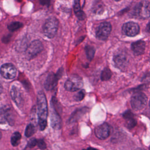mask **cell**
<instances>
[{
  "label": "cell",
  "instance_id": "9a60e30c",
  "mask_svg": "<svg viewBox=\"0 0 150 150\" xmlns=\"http://www.w3.org/2000/svg\"><path fill=\"white\" fill-rule=\"evenodd\" d=\"M145 49V43L143 40H138L131 45V49L136 55H140L144 53Z\"/></svg>",
  "mask_w": 150,
  "mask_h": 150
},
{
  "label": "cell",
  "instance_id": "277c9868",
  "mask_svg": "<svg viewBox=\"0 0 150 150\" xmlns=\"http://www.w3.org/2000/svg\"><path fill=\"white\" fill-rule=\"evenodd\" d=\"M58 21L55 18H50L45 22L43 26V33L49 38H53L57 30Z\"/></svg>",
  "mask_w": 150,
  "mask_h": 150
},
{
  "label": "cell",
  "instance_id": "f1b7e54d",
  "mask_svg": "<svg viewBox=\"0 0 150 150\" xmlns=\"http://www.w3.org/2000/svg\"><path fill=\"white\" fill-rule=\"evenodd\" d=\"M123 117L125 119V120H127V119H129V118H133L134 117V115L130 111H125L124 114H123Z\"/></svg>",
  "mask_w": 150,
  "mask_h": 150
},
{
  "label": "cell",
  "instance_id": "ffe728a7",
  "mask_svg": "<svg viewBox=\"0 0 150 150\" xmlns=\"http://www.w3.org/2000/svg\"><path fill=\"white\" fill-rule=\"evenodd\" d=\"M21 138V135L19 132H14L11 138V142L13 146H16L20 143V140Z\"/></svg>",
  "mask_w": 150,
  "mask_h": 150
},
{
  "label": "cell",
  "instance_id": "5b68a950",
  "mask_svg": "<svg viewBox=\"0 0 150 150\" xmlns=\"http://www.w3.org/2000/svg\"><path fill=\"white\" fill-rule=\"evenodd\" d=\"M111 31V25L108 22L101 23L96 29V35L97 39L101 40H106Z\"/></svg>",
  "mask_w": 150,
  "mask_h": 150
},
{
  "label": "cell",
  "instance_id": "44dd1931",
  "mask_svg": "<svg viewBox=\"0 0 150 150\" xmlns=\"http://www.w3.org/2000/svg\"><path fill=\"white\" fill-rule=\"evenodd\" d=\"M35 132V128L34 125L32 124H29V125H27L25 131V135L26 137L28 138L31 137L34 134Z\"/></svg>",
  "mask_w": 150,
  "mask_h": 150
},
{
  "label": "cell",
  "instance_id": "836d02e7",
  "mask_svg": "<svg viewBox=\"0 0 150 150\" xmlns=\"http://www.w3.org/2000/svg\"><path fill=\"white\" fill-rule=\"evenodd\" d=\"M114 1H120V0H114Z\"/></svg>",
  "mask_w": 150,
  "mask_h": 150
},
{
  "label": "cell",
  "instance_id": "83f0119b",
  "mask_svg": "<svg viewBox=\"0 0 150 150\" xmlns=\"http://www.w3.org/2000/svg\"><path fill=\"white\" fill-rule=\"evenodd\" d=\"M37 145L41 149H45L46 148V145L45 141L43 139H38V144H37Z\"/></svg>",
  "mask_w": 150,
  "mask_h": 150
},
{
  "label": "cell",
  "instance_id": "cb8c5ba5",
  "mask_svg": "<svg viewBox=\"0 0 150 150\" xmlns=\"http://www.w3.org/2000/svg\"><path fill=\"white\" fill-rule=\"evenodd\" d=\"M85 49H86V53L88 59L90 60H91L93 58L94 55V52H95L94 49L91 46H87L86 47Z\"/></svg>",
  "mask_w": 150,
  "mask_h": 150
},
{
  "label": "cell",
  "instance_id": "f546056e",
  "mask_svg": "<svg viewBox=\"0 0 150 150\" xmlns=\"http://www.w3.org/2000/svg\"><path fill=\"white\" fill-rule=\"evenodd\" d=\"M143 80L144 81H148V82H149V81H150V72H149L148 73H147L144 77V78H143Z\"/></svg>",
  "mask_w": 150,
  "mask_h": 150
},
{
  "label": "cell",
  "instance_id": "e575fe53",
  "mask_svg": "<svg viewBox=\"0 0 150 150\" xmlns=\"http://www.w3.org/2000/svg\"><path fill=\"white\" fill-rule=\"evenodd\" d=\"M149 107H150V101H149Z\"/></svg>",
  "mask_w": 150,
  "mask_h": 150
},
{
  "label": "cell",
  "instance_id": "ac0fdd59",
  "mask_svg": "<svg viewBox=\"0 0 150 150\" xmlns=\"http://www.w3.org/2000/svg\"><path fill=\"white\" fill-rule=\"evenodd\" d=\"M88 110V109L87 108H84L83 107V108L81 109H78L76 111H74L72 115H71V117L69 118V122H73L74 121L77 120V119L79 118L80 117H81L84 112H86V111H87Z\"/></svg>",
  "mask_w": 150,
  "mask_h": 150
},
{
  "label": "cell",
  "instance_id": "4316f807",
  "mask_svg": "<svg viewBox=\"0 0 150 150\" xmlns=\"http://www.w3.org/2000/svg\"><path fill=\"white\" fill-rule=\"evenodd\" d=\"M38 144V139L35 138L30 139L28 142V146L29 148H33Z\"/></svg>",
  "mask_w": 150,
  "mask_h": 150
},
{
  "label": "cell",
  "instance_id": "7a4b0ae2",
  "mask_svg": "<svg viewBox=\"0 0 150 150\" xmlns=\"http://www.w3.org/2000/svg\"><path fill=\"white\" fill-rule=\"evenodd\" d=\"M147 100V97L145 94L143 93H137L131 97V107L134 110H141L146 105Z\"/></svg>",
  "mask_w": 150,
  "mask_h": 150
},
{
  "label": "cell",
  "instance_id": "3957f363",
  "mask_svg": "<svg viewBox=\"0 0 150 150\" xmlns=\"http://www.w3.org/2000/svg\"><path fill=\"white\" fill-rule=\"evenodd\" d=\"M83 86L81 78L77 75H72L66 80L64 84L66 90L69 91H76L80 90Z\"/></svg>",
  "mask_w": 150,
  "mask_h": 150
},
{
  "label": "cell",
  "instance_id": "ba28073f",
  "mask_svg": "<svg viewBox=\"0 0 150 150\" xmlns=\"http://www.w3.org/2000/svg\"><path fill=\"white\" fill-rule=\"evenodd\" d=\"M43 50V45L40 41L35 40L33 41L26 48V54L28 57L31 58L36 56Z\"/></svg>",
  "mask_w": 150,
  "mask_h": 150
},
{
  "label": "cell",
  "instance_id": "484cf974",
  "mask_svg": "<svg viewBox=\"0 0 150 150\" xmlns=\"http://www.w3.org/2000/svg\"><path fill=\"white\" fill-rule=\"evenodd\" d=\"M127 121V127L129 128H133L137 124V121L136 120L133 118H129V119H127L126 120Z\"/></svg>",
  "mask_w": 150,
  "mask_h": 150
},
{
  "label": "cell",
  "instance_id": "8fae6325",
  "mask_svg": "<svg viewBox=\"0 0 150 150\" xmlns=\"http://www.w3.org/2000/svg\"><path fill=\"white\" fill-rule=\"evenodd\" d=\"M11 96L12 100L15 103L18 107H21L23 103V98L20 89L15 86H13L11 90Z\"/></svg>",
  "mask_w": 150,
  "mask_h": 150
},
{
  "label": "cell",
  "instance_id": "e0dca14e",
  "mask_svg": "<svg viewBox=\"0 0 150 150\" xmlns=\"http://www.w3.org/2000/svg\"><path fill=\"white\" fill-rule=\"evenodd\" d=\"M74 13L76 16L80 20L84 19L86 15L81 8L80 4V0H74Z\"/></svg>",
  "mask_w": 150,
  "mask_h": 150
},
{
  "label": "cell",
  "instance_id": "7c38bea8",
  "mask_svg": "<svg viewBox=\"0 0 150 150\" xmlns=\"http://www.w3.org/2000/svg\"><path fill=\"white\" fill-rule=\"evenodd\" d=\"M53 110H51L50 114V121L51 126L54 129H58L60 128L61 120L57 110L52 106Z\"/></svg>",
  "mask_w": 150,
  "mask_h": 150
},
{
  "label": "cell",
  "instance_id": "9c48e42d",
  "mask_svg": "<svg viewBox=\"0 0 150 150\" xmlns=\"http://www.w3.org/2000/svg\"><path fill=\"white\" fill-rule=\"evenodd\" d=\"M122 32L128 36H135L139 32V26L134 22H127L122 26Z\"/></svg>",
  "mask_w": 150,
  "mask_h": 150
},
{
  "label": "cell",
  "instance_id": "d6986e66",
  "mask_svg": "<svg viewBox=\"0 0 150 150\" xmlns=\"http://www.w3.org/2000/svg\"><path fill=\"white\" fill-rule=\"evenodd\" d=\"M104 5L103 2L100 1V0H97V1L94 2L93 6V12L100 14L104 11Z\"/></svg>",
  "mask_w": 150,
  "mask_h": 150
},
{
  "label": "cell",
  "instance_id": "d6a6232c",
  "mask_svg": "<svg viewBox=\"0 0 150 150\" xmlns=\"http://www.w3.org/2000/svg\"><path fill=\"white\" fill-rule=\"evenodd\" d=\"M135 150H145V149H142V148H137V149H136Z\"/></svg>",
  "mask_w": 150,
  "mask_h": 150
},
{
  "label": "cell",
  "instance_id": "1f68e13d",
  "mask_svg": "<svg viewBox=\"0 0 150 150\" xmlns=\"http://www.w3.org/2000/svg\"><path fill=\"white\" fill-rule=\"evenodd\" d=\"M83 150H98L96 148H91V147H90V148H88L87 149H83Z\"/></svg>",
  "mask_w": 150,
  "mask_h": 150
},
{
  "label": "cell",
  "instance_id": "8992f818",
  "mask_svg": "<svg viewBox=\"0 0 150 150\" xmlns=\"http://www.w3.org/2000/svg\"><path fill=\"white\" fill-rule=\"evenodd\" d=\"M136 14L141 19H147L150 16V3L146 1L139 2L136 8Z\"/></svg>",
  "mask_w": 150,
  "mask_h": 150
},
{
  "label": "cell",
  "instance_id": "30bf717a",
  "mask_svg": "<svg viewBox=\"0 0 150 150\" xmlns=\"http://www.w3.org/2000/svg\"><path fill=\"white\" fill-rule=\"evenodd\" d=\"M1 73L5 79H13L16 76V69L12 64L6 63L1 66Z\"/></svg>",
  "mask_w": 150,
  "mask_h": 150
},
{
  "label": "cell",
  "instance_id": "2e32d148",
  "mask_svg": "<svg viewBox=\"0 0 150 150\" xmlns=\"http://www.w3.org/2000/svg\"><path fill=\"white\" fill-rule=\"evenodd\" d=\"M1 121L2 122L3 121H7L9 124L12 125L11 122H13V117L12 114L11 112L10 111V108L9 107H4L3 108H1Z\"/></svg>",
  "mask_w": 150,
  "mask_h": 150
},
{
  "label": "cell",
  "instance_id": "5bb4252c",
  "mask_svg": "<svg viewBox=\"0 0 150 150\" xmlns=\"http://www.w3.org/2000/svg\"><path fill=\"white\" fill-rule=\"evenodd\" d=\"M57 83V75L53 73H50L47 76L45 82V87L47 90H51L53 89Z\"/></svg>",
  "mask_w": 150,
  "mask_h": 150
},
{
  "label": "cell",
  "instance_id": "6da1fadb",
  "mask_svg": "<svg viewBox=\"0 0 150 150\" xmlns=\"http://www.w3.org/2000/svg\"><path fill=\"white\" fill-rule=\"evenodd\" d=\"M37 108L38 124L40 129L44 130L47 125L48 114L47 104L46 96L43 92H39L37 96Z\"/></svg>",
  "mask_w": 150,
  "mask_h": 150
},
{
  "label": "cell",
  "instance_id": "7402d4cb",
  "mask_svg": "<svg viewBox=\"0 0 150 150\" xmlns=\"http://www.w3.org/2000/svg\"><path fill=\"white\" fill-rule=\"evenodd\" d=\"M22 23L19 22H13L8 25V28L11 31H15L20 29L21 27H22Z\"/></svg>",
  "mask_w": 150,
  "mask_h": 150
},
{
  "label": "cell",
  "instance_id": "603a6c76",
  "mask_svg": "<svg viewBox=\"0 0 150 150\" xmlns=\"http://www.w3.org/2000/svg\"><path fill=\"white\" fill-rule=\"evenodd\" d=\"M111 76V71L108 69L105 68L102 72L101 75V79L102 80H108Z\"/></svg>",
  "mask_w": 150,
  "mask_h": 150
},
{
  "label": "cell",
  "instance_id": "d4e9b609",
  "mask_svg": "<svg viewBox=\"0 0 150 150\" xmlns=\"http://www.w3.org/2000/svg\"><path fill=\"white\" fill-rule=\"evenodd\" d=\"M85 96V92L83 90L79 91L75 96H74V100L77 101H80L83 99Z\"/></svg>",
  "mask_w": 150,
  "mask_h": 150
},
{
  "label": "cell",
  "instance_id": "4fadbf2b",
  "mask_svg": "<svg viewBox=\"0 0 150 150\" xmlns=\"http://www.w3.org/2000/svg\"><path fill=\"white\" fill-rule=\"evenodd\" d=\"M114 61L115 65L120 69L124 68L128 62L127 54L124 53L120 52L115 54L114 57Z\"/></svg>",
  "mask_w": 150,
  "mask_h": 150
},
{
  "label": "cell",
  "instance_id": "52a82bcc",
  "mask_svg": "<svg viewBox=\"0 0 150 150\" xmlns=\"http://www.w3.org/2000/svg\"><path fill=\"white\" fill-rule=\"evenodd\" d=\"M111 132V127L107 122H104L98 125L94 130L96 136L100 139L103 140L107 138Z\"/></svg>",
  "mask_w": 150,
  "mask_h": 150
},
{
  "label": "cell",
  "instance_id": "4dcf8cb0",
  "mask_svg": "<svg viewBox=\"0 0 150 150\" xmlns=\"http://www.w3.org/2000/svg\"><path fill=\"white\" fill-rule=\"evenodd\" d=\"M40 2L43 5H47L49 3L50 0H40Z\"/></svg>",
  "mask_w": 150,
  "mask_h": 150
}]
</instances>
